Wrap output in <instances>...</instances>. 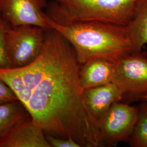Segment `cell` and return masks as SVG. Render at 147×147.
<instances>
[{
	"label": "cell",
	"instance_id": "4fadbf2b",
	"mask_svg": "<svg viewBox=\"0 0 147 147\" xmlns=\"http://www.w3.org/2000/svg\"><path fill=\"white\" fill-rule=\"evenodd\" d=\"M136 124L127 140L132 147H147V101L138 106Z\"/></svg>",
	"mask_w": 147,
	"mask_h": 147
},
{
	"label": "cell",
	"instance_id": "8992f818",
	"mask_svg": "<svg viewBox=\"0 0 147 147\" xmlns=\"http://www.w3.org/2000/svg\"><path fill=\"white\" fill-rule=\"evenodd\" d=\"M138 107L116 102L97 120L102 147H115L127 141L135 126Z\"/></svg>",
	"mask_w": 147,
	"mask_h": 147
},
{
	"label": "cell",
	"instance_id": "52a82bcc",
	"mask_svg": "<svg viewBox=\"0 0 147 147\" xmlns=\"http://www.w3.org/2000/svg\"><path fill=\"white\" fill-rule=\"evenodd\" d=\"M47 0H2L0 18L8 27L33 25L45 30L53 28L43 11Z\"/></svg>",
	"mask_w": 147,
	"mask_h": 147
},
{
	"label": "cell",
	"instance_id": "7c38bea8",
	"mask_svg": "<svg viewBox=\"0 0 147 147\" xmlns=\"http://www.w3.org/2000/svg\"><path fill=\"white\" fill-rule=\"evenodd\" d=\"M30 117L19 100L0 104V138L19 121Z\"/></svg>",
	"mask_w": 147,
	"mask_h": 147
},
{
	"label": "cell",
	"instance_id": "30bf717a",
	"mask_svg": "<svg viewBox=\"0 0 147 147\" xmlns=\"http://www.w3.org/2000/svg\"><path fill=\"white\" fill-rule=\"evenodd\" d=\"M116 65L104 59H93L82 65L80 80L83 89L108 84L113 82Z\"/></svg>",
	"mask_w": 147,
	"mask_h": 147
},
{
	"label": "cell",
	"instance_id": "ba28073f",
	"mask_svg": "<svg viewBox=\"0 0 147 147\" xmlns=\"http://www.w3.org/2000/svg\"><path fill=\"white\" fill-rule=\"evenodd\" d=\"M0 147H51L45 133L31 117L19 121L0 138Z\"/></svg>",
	"mask_w": 147,
	"mask_h": 147
},
{
	"label": "cell",
	"instance_id": "5b68a950",
	"mask_svg": "<svg viewBox=\"0 0 147 147\" xmlns=\"http://www.w3.org/2000/svg\"><path fill=\"white\" fill-rule=\"evenodd\" d=\"M113 83L123 95V99L142 100L147 94V52L133 53L116 63Z\"/></svg>",
	"mask_w": 147,
	"mask_h": 147
},
{
	"label": "cell",
	"instance_id": "9a60e30c",
	"mask_svg": "<svg viewBox=\"0 0 147 147\" xmlns=\"http://www.w3.org/2000/svg\"><path fill=\"white\" fill-rule=\"evenodd\" d=\"M18 100V98L13 90L0 79V104Z\"/></svg>",
	"mask_w": 147,
	"mask_h": 147
},
{
	"label": "cell",
	"instance_id": "5bb4252c",
	"mask_svg": "<svg viewBox=\"0 0 147 147\" xmlns=\"http://www.w3.org/2000/svg\"><path fill=\"white\" fill-rule=\"evenodd\" d=\"M7 27L0 18V69L11 68L5 48V33Z\"/></svg>",
	"mask_w": 147,
	"mask_h": 147
},
{
	"label": "cell",
	"instance_id": "2e32d148",
	"mask_svg": "<svg viewBox=\"0 0 147 147\" xmlns=\"http://www.w3.org/2000/svg\"><path fill=\"white\" fill-rule=\"evenodd\" d=\"M46 137L51 147H80L79 144L71 138L64 139L48 135H46Z\"/></svg>",
	"mask_w": 147,
	"mask_h": 147
},
{
	"label": "cell",
	"instance_id": "6da1fadb",
	"mask_svg": "<svg viewBox=\"0 0 147 147\" xmlns=\"http://www.w3.org/2000/svg\"><path fill=\"white\" fill-rule=\"evenodd\" d=\"M81 67L72 45L53 28L47 30L34 61L23 67L0 69V79L46 135L71 138L80 147H102L98 121L84 100Z\"/></svg>",
	"mask_w": 147,
	"mask_h": 147
},
{
	"label": "cell",
	"instance_id": "7a4b0ae2",
	"mask_svg": "<svg viewBox=\"0 0 147 147\" xmlns=\"http://www.w3.org/2000/svg\"><path fill=\"white\" fill-rule=\"evenodd\" d=\"M50 23L72 45L81 65L97 59L116 64L133 53L125 26L99 21L78 22L63 26L50 19Z\"/></svg>",
	"mask_w": 147,
	"mask_h": 147
},
{
	"label": "cell",
	"instance_id": "ac0fdd59",
	"mask_svg": "<svg viewBox=\"0 0 147 147\" xmlns=\"http://www.w3.org/2000/svg\"><path fill=\"white\" fill-rule=\"evenodd\" d=\"M1 2H2V0H0V11H1Z\"/></svg>",
	"mask_w": 147,
	"mask_h": 147
},
{
	"label": "cell",
	"instance_id": "e0dca14e",
	"mask_svg": "<svg viewBox=\"0 0 147 147\" xmlns=\"http://www.w3.org/2000/svg\"><path fill=\"white\" fill-rule=\"evenodd\" d=\"M142 101H147V94L145 96H144L142 98Z\"/></svg>",
	"mask_w": 147,
	"mask_h": 147
},
{
	"label": "cell",
	"instance_id": "277c9868",
	"mask_svg": "<svg viewBox=\"0 0 147 147\" xmlns=\"http://www.w3.org/2000/svg\"><path fill=\"white\" fill-rule=\"evenodd\" d=\"M46 31L33 25L7 28L5 48L11 68L26 66L37 58L44 44Z\"/></svg>",
	"mask_w": 147,
	"mask_h": 147
},
{
	"label": "cell",
	"instance_id": "9c48e42d",
	"mask_svg": "<svg viewBox=\"0 0 147 147\" xmlns=\"http://www.w3.org/2000/svg\"><path fill=\"white\" fill-rule=\"evenodd\" d=\"M84 95L89 111L97 120L114 103L123 100L120 90L113 82L84 89Z\"/></svg>",
	"mask_w": 147,
	"mask_h": 147
},
{
	"label": "cell",
	"instance_id": "8fae6325",
	"mask_svg": "<svg viewBox=\"0 0 147 147\" xmlns=\"http://www.w3.org/2000/svg\"><path fill=\"white\" fill-rule=\"evenodd\" d=\"M133 53H140L147 45V0H142L135 16L126 26Z\"/></svg>",
	"mask_w": 147,
	"mask_h": 147
},
{
	"label": "cell",
	"instance_id": "3957f363",
	"mask_svg": "<svg viewBox=\"0 0 147 147\" xmlns=\"http://www.w3.org/2000/svg\"><path fill=\"white\" fill-rule=\"evenodd\" d=\"M142 0H53L45 13L53 22L66 26L84 21H99L126 26L135 16Z\"/></svg>",
	"mask_w": 147,
	"mask_h": 147
}]
</instances>
